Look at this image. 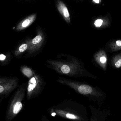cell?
Listing matches in <instances>:
<instances>
[{"label": "cell", "instance_id": "cell-17", "mask_svg": "<svg viewBox=\"0 0 121 121\" xmlns=\"http://www.w3.org/2000/svg\"><path fill=\"white\" fill-rule=\"evenodd\" d=\"M52 116H55V113H52Z\"/></svg>", "mask_w": 121, "mask_h": 121}, {"label": "cell", "instance_id": "cell-1", "mask_svg": "<svg viewBox=\"0 0 121 121\" xmlns=\"http://www.w3.org/2000/svg\"><path fill=\"white\" fill-rule=\"evenodd\" d=\"M37 16L36 13H33L23 19L17 25L16 30L20 31L28 27L35 20Z\"/></svg>", "mask_w": 121, "mask_h": 121}, {"label": "cell", "instance_id": "cell-2", "mask_svg": "<svg viewBox=\"0 0 121 121\" xmlns=\"http://www.w3.org/2000/svg\"><path fill=\"white\" fill-rule=\"evenodd\" d=\"M96 60L99 65L104 71L107 69L108 57L105 50L101 49L97 53Z\"/></svg>", "mask_w": 121, "mask_h": 121}, {"label": "cell", "instance_id": "cell-6", "mask_svg": "<svg viewBox=\"0 0 121 121\" xmlns=\"http://www.w3.org/2000/svg\"><path fill=\"white\" fill-rule=\"evenodd\" d=\"M94 25L97 28H105L110 26V21L109 18L107 16L101 17L95 21Z\"/></svg>", "mask_w": 121, "mask_h": 121}, {"label": "cell", "instance_id": "cell-13", "mask_svg": "<svg viewBox=\"0 0 121 121\" xmlns=\"http://www.w3.org/2000/svg\"><path fill=\"white\" fill-rule=\"evenodd\" d=\"M4 84L0 83V94L4 93L6 91L8 90V87H8V85H5V84Z\"/></svg>", "mask_w": 121, "mask_h": 121}, {"label": "cell", "instance_id": "cell-12", "mask_svg": "<svg viewBox=\"0 0 121 121\" xmlns=\"http://www.w3.org/2000/svg\"><path fill=\"white\" fill-rule=\"evenodd\" d=\"M29 47L28 42L27 41V43L22 44L18 48V52L20 53L23 52L27 50Z\"/></svg>", "mask_w": 121, "mask_h": 121}, {"label": "cell", "instance_id": "cell-16", "mask_svg": "<svg viewBox=\"0 0 121 121\" xmlns=\"http://www.w3.org/2000/svg\"><path fill=\"white\" fill-rule=\"evenodd\" d=\"M92 1L94 3H99L100 0H92Z\"/></svg>", "mask_w": 121, "mask_h": 121}, {"label": "cell", "instance_id": "cell-5", "mask_svg": "<svg viewBox=\"0 0 121 121\" xmlns=\"http://www.w3.org/2000/svg\"><path fill=\"white\" fill-rule=\"evenodd\" d=\"M108 52H113L121 50V39L113 40L108 43L106 46Z\"/></svg>", "mask_w": 121, "mask_h": 121}, {"label": "cell", "instance_id": "cell-14", "mask_svg": "<svg viewBox=\"0 0 121 121\" xmlns=\"http://www.w3.org/2000/svg\"><path fill=\"white\" fill-rule=\"evenodd\" d=\"M66 117L70 119H75L77 118V117L74 115L70 114H66Z\"/></svg>", "mask_w": 121, "mask_h": 121}, {"label": "cell", "instance_id": "cell-7", "mask_svg": "<svg viewBox=\"0 0 121 121\" xmlns=\"http://www.w3.org/2000/svg\"><path fill=\"white\" fill-rule=\"evenodd\" d=\"M111 63L113 68L116 69L121 68V53L113 55L112 58Z\"/></svg>", "mask_w": 121, "mask_h": 121}, {"label": "cell", "instance_id": "cell-4", "mask_svg": "<svg viewBox=\"0 0 121 121\" xmlns=\"http://www.w3.org/2000/svg\"><path fill=\"white\" fill-rule=\"evenodd\" d=\"M44 38V37L43 32L42 31H38L37 36L34 38L30 40H28L30 48H37L39 47L43 42Z\"/></svg>", "mask_w": 121, "mask_h": 121}, {"label": "cell", "instance_id": "cell-3", "mask_svg": "<svg viewBox=\"0 0 121 121\" xmlns=\"http://www.w3.org/2000/svg\"><path fill=\"white\" fill-rule=\"evenodd\" d=\"M56 7L60 13L65 21L68 24L70 23V18L69 13L65 4L62 1L57 0L56 2Z\"/></svg>", "mask_w": 121, "mask_h": 121}, {"label": "cell", "instance_id": "cell-9", "mask_svg": "<svg viewBox=\"0 0 121 121\" xmlns=\"http://www.w3.org/2000/svg\"><path fill=\"white\" fill-rule=\"evenodd\" d=\"M22 108V104L21 102H16L13 107V113L15 115L18 114Z\"/></svg>", "mask_w": 121, "mask_h": 121}, {"label": "cell", "instance_id": "cell-10", "mask_svg": "<svg viewBox=\"0 0 121 121\" xmlns=\"http://www.w3.org/2000/svg\"><path fill=\"white\" fill-rule=\"evenodd\" d=\"M22 72L25 76H27L29 78L32 76L33 72L32 70L28 67H25L23 68Z\"/></svg>", "mask_w": 121, "mask_h": 121}, {"label": "cell", "instance_id": "cell-11", "mask_svg": "<svg viewBox=\"0 0 121 121\" xmlns=\"http://www.w3.org/2000/svg\"><path fill=\"white\" fill-rule=\"evenodd\" d=\"M60 70L62 73L67 74L70 72L71 69L70 67L67 65H63L60 67Z\"/></svg>", "mask_w": 121, "mask_h": 121}, {"label": "cell", "instance_id": "cell-15", "mask_svg": "<svg viewBox=\"0 0 121 121\" xmlns=\"http://www.w3.org/2000/svg\"><path fill=\"white\" fill-rule=\"evenodd\" d=\"M6 56L4 55L1 54L0 55V60H4L6 59Z\"/></svg>", "mask_w": 121, "mask_h": 121}, {"label": "cell", "instance_id": "cell-8", "mask_svg": "<svg viewBox=\"0 0 121 121\" xmlns=\"http://www.w3.org/2000/svg\"><path fill=\"white\" fill-rule=\"evenodd\" d=\"M37 81L35 77L31 78L29 81L28 86V92L29 94L31 93L32 91L35 89L37 86Z\"/></svg>", "mask_w": 121, "mask_h": 121}]
</instances>
